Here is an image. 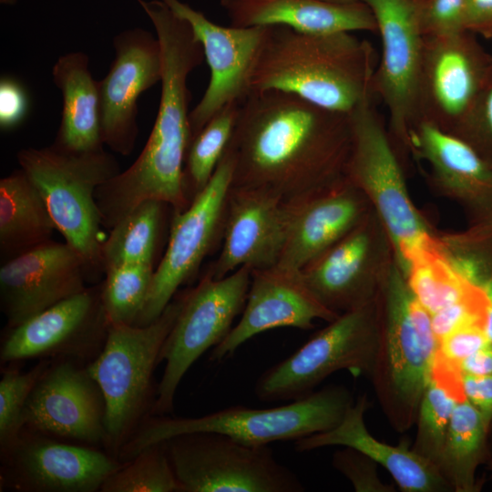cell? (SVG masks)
Here are the masks:
<instances>
[{
  "label": "cell",
  "mask_w": 492,
  "mask_h": 492,
  "mask_svg": "<svg viewBox=\"0 0 492 492\" xmlns=\"http://www.w3.org/2000/svg\"><path fill=\"white\" fill-rule=\"evenodd\" d=\"M55 231V222L42 196L22 169L1 179L2 262L51 241Z\"/></svg>",
  "instance_id": "obj_29"
},
{
  "label": "cell",
  "mask_w": 492,
  "mask_h": 492,
  "mask_svg": "<svg viewBox=\"0 0 492 492\" xmlns=\"http://www.w3.org/2000/svg\"><path fill=\"white\" fill-rule=\"evenodd\" d=\"M189 23L210 70L208 87L190 113L192 138L225 107L251 93L252 70L267 26H223L180 0H161Z\"/></svg>",
  "instance_id": "obj_16"
},
{
  "label": "cell",
  "mask_w": 492,
  "mask_h": 492,
  "mask_svg": "<svg viewBox=\"0 0 492 492\" xmlns=\"http://www.w3.org/2000/svg\"><path fill=\"white\" fill-rule=\"evenodd\" d=\"M418 20L424 37H447L467 31L466 0H419Z\"/></svg>",
  "instance_id": "obj_38"
},
{
  "label": "cell",
  "mask_w": 492,
  "mask_h": 492,
  "mask_svg": "<svg viewBox=\"0 0 492 492\" xmlns=\"http://www.w3.org/2000/svg\"><path fill=\"white\" fill-rule=\"evenodd\" d=\"M82 257L66 241L53 240L0 268V303L9 329L87 287Z\"/></svg>",
  "instance_id": "obj_20"
},
{
  "label": "cell",
  "mask_w": 492,
  "mask_h": 492,
  "mask_svg": "<svg viewBox=\"0 0 492 492\" xmlns=\"http://www.w3.org/2000/svg\"><path fill=\"white\" fill-rule=\"evenodd\" d=\"M365 396H360L347 409L334 427L294 441L295 450L342 446L364 454L385 468L398 487L405 492H439L452 488L438 466L405 445L392 446L373 436L364 423Z\"/></svg>",
  "instance_id": "obj_24"
},
{
  "label": "cell",
  "mask_w": 492,
  "mask_h": 492,
  "mask_svg": "<svg viewBox=\"0 0 492 492\" xmlns=\"http://www.w3.org/2000/svg\"><path fill=\"white\" fill-rule=\"evenodd\" d=\"M251 277V270L247 267L220 279L206 272L195 287L186 291L182 308L159 354V364L165 361L166 364L151 415L172 412L183 376L201 354L229 334L243 311Z\"/></svg>",
  "instance_id": "obj_11"
},
{
  "label": "cell",
  "mask_w": 492,
  "mask_h": 492,
  "mask_svg": "<svg viewBox=\"0 0 492 492\" xmlns=\"http://www.w3.org/2000/svg\"><path fill=\"white\" fill-rule=\"evenodd\" d=\"M464 398L457 365L437 354L431 378L418 406L415 449L436 465L453 412Z\"/></svg>",
  "instance_id": "obj_30"
},
{
  "label": "cell",
  "mask_w": 492,
  "mask_h": 492,
  "mask_svg": "<svg viewBox=\"0 0 492 492\" xmlns=\"http://www.w3.org/2000/svg\"><path fill=\"white\" fill-rule=\"evenodd\" d=\"M405 276L416 300L431 315L482 285L466 277L444 252V248L414 261Z\"/></svg>",
  "instance_id": "obj_33"
},
{
  "label": "cell",
  "mask_w": 492,
  "mask_h": 492,
  "mask_svg": "<svg viewBox=\"0 0 492 492\" xmlns=\"http://www.w3.org/2000/svg\"><path fill=\"white\" fill-rule=\"evenodd\" d=\"M352 139L350 115L276 89L251 91L225 151L233 160L231 188L284 201L318 190L346 177Z\"/></svg>",
  "instance_id": "obj_1"
},
{
  "label": "cell",
  "mask_w": 492,
  "mask_h": 492,
  "mask_svg": "<svg viewBox=\"0 0 492 492\" xmlns=\"http://www.w3.org/2000/svg\"><path fill=\"white\" fill-rule=\"evenodd\" d=\"M180 492H302L272 449L230 436L194 432L164 441Z\"/></svg>",
  "instance_id": "obj_9"
},
{
  "label": "cell",
  "mask_w": 492,
  "mask_h": 492,
  "mask_svg": "<svg viewBox=\"0 0 492 492\" xmlns=\"http://www.w3.org/2000/svg\"><path fill=\"white\" fill-rule=\"evenodd\" d=\"M466 29L492 40V0H466Z\"/></svg>",
  "instance_id": "obj_44"
},
{
  "label": "cell",
  "mask_w": 492,
  "mask_h": 492,
  "mask_svg": "<svg viewBox=\"0 0 492 492\" xmlns=\"http://www.w3.org/2000/svg\"><path fill=\"white\" fill-rule=\"evenodd\" d=\"M186 291L173 297L162 313L144 326L108 324L105 343L87 365L105 402L104 445L118 457L155 403L153 372L162 346L182 308Z\"/></svg>",
  "instance_id": "obj_5"
},
{
  "label": "cell",
  "mask_w": 492,
  "mask_h": 492,
  "mask_svg": "<svg viewBox=\"0 0 492 492\" xmlns=\"http://www.w3.org/2000/svg\"><path fill=\"white\" fill-rule=\"evenodd\" d=\"M167 203L149 200L135 207L111 230L102 246L104 271L128 263L155 264Z\"/></svg>",
  "instance_id": "obj_32"
},
{
  "label": "cell",
  "mask_w": 492,
  "mask_h": 492,
  "mask_svg": "<svg viewBox=\"0 0 492 492\" xmlns=\"http://www.w3.org/2000/svg\"><path fill=\"white\" fill-rule=\"evenodd\" d=\"M28 97L23 85L5 77L0 81V127L11 129L18 126L28 111Z\"/></svg>",
  "instance_id": "obj_42"
},
{
  "label": "cell",
  "mask_w": 492,
  "mask_h": 492,
  "mask_svg": "<svg viewBox=\"0 0 492 492\" xmlns=\"http://www.w3.org/2000/svg\"><path fill=\"white\" fill-rule=\"evenodd\" d=\"M113 46L115 58L97 82L102 139L112 151L128 156L138 133V98L162 78V51L158 37L139 27L118 34Z\"/></svg>",
  "instance_id": "obj_18"
},
{
  "label": "cell",
  "mask_w": 492,
  "mask_h": 492,
  "mask_svg": "<svg viewBox=\"0 0 492 492\" xmlns=\"http://www.w3.org/2000/svg\"><path fill=\"white\" fill-rule=\"evenodd\" d=\"M340 314L326 308L304 282L301 271L275 265L251 271L246 302L238 323L210 360L221 362L255 335L272 329H312L316 319L332 322Z\"/></svg>",
  "instance_id": "obj_21"
},
{
  "label": "cell",
  "mask_w": 492,
  "mask_h": 492,
  "mask_svg": "<svg viewBox=\"0 0 492 492\" xmlns=\"http://www.w3.org/2000/svg\"><path fill=\"white\" fill-rule=\"evenodd\" d=\"M352 150L346 176L377 210L405 273L422 255L443 248L413 205L391 136L373 101L351 115Z\"/></svg>",
  "instance_id": "obj_8"
},
{
  "label": "cell",
  "mask_w": 492,
  "mask_h": 492,
  "mask_svg": "<svg viewBox=\"0 0 492 492\" xmlns=\"http://www.w3.org/2000/svg\"><path fill=\"white\" fill-rule=\"evenodd\" d=\"M438 349L431 314L413 294L399 265L393 266L384 287L383 322L370 375L400 429L408 427L417 415Z\"/></svg>",
  "instance_id": "obj_6"
},
{
  "label": "cell",
  "mask_w": 492,
  "mask_h": 492,
  "mask_svg": "<svg viewBox=\"0 0 492 492\" xmlns=\"http://www.w3.org/2000/svg\"><path fill=\"white\" fill-rule=\"evenodd\" d=\"M361 1L372 11L381 38L374 94L387 109L391 138L410 151L411 132L418 123L417 92L424 44L419 0Z\"/></svg>",
  "instance_id": "obj_13"
},
{
  "label": "cell",
  "mask_w": 492,
  "mask_h": 492,
  "mask_svg": "<svg viewBox=\"0 0 492 492\" xmlns=\"http://www.w3.org/2000/svg\"><path fill=\"white\" fill-rule=\"evenodd\" d=\"M52 76L63 97L61 122L52 145L71 153L103 150L98 87L87 56L71 52L59 56Z\"/></svg>",
  "instance_id": "obj_28"
},
{
  "label": "cell",
  "mask_w": 492,
  "mask_h": 492,
  "mask_svg": "<svg viewBox=\"0 0 492 492\" xmlns=\"http://www.w3.org/2000/svg\"><path fill=\"white\" fill-rule=\"evenodd\" d=\"M100 290V285L87 288L9 329L1 345V362L31 358L91 362L101 351L108 328Z\"/></svg>",
  "instance_id": "obj_15"
},
{
  "label": "cell",
  "mask_w": 492,
  "mask_h": 492,
  "mask_svg": "<svg viewBox=\"0 0 492 492\" xmlns=\"http://www.w3.org/2000/svg\"><path fill=\"white\" fill-rule=\"evenodd\" d=\"M18 163L42 196L56 231L84 260L89 279L105 272L97 189L119 173L115 158L103 150L71 153L51 145L18 151Z\"/></svg>",
  "instance_id": "obj_7"
},
{
  "label": "cell",
  "mask_w": 492,
  "mask_h": 492,
  "mask_svg": "<svg viewBox=\"0 0 492 492\" xmlns=\"http://www.w3.org/2000/svg\"><path fill=\"white\" fill-rule=\"evenodd\" d=\"M366 197L347 176L287 204L286 240L279 262L301 271L365 218Z\"/></svg>",
  "instance_id": "obj_23"
},
{
  "label": "cell",
  "mask_w": 492,
  "mask_h": 492,
  "mask_svg": "<svg viewBox=\"0 0 492 492\" xmlns=\"http://www.w3.org/2000/svg\"><path fill=\"white\" fill-rule=\"evenodd\" d=\"M456 365L462 374L477 376L492 374V344L476 352Z\"/></svg>",
  "instance_id": "obj_45"
},
{
  "label": "cell",
  "mask_w": 492,
  "mask_h": 492,
  "mask_svg": "<svg viewBox=\"0 0 492 492\" xmlns=\"http://www.w3.org/2000/svg\"><path fill=\"white\" fill-rule=\"evenodd\" d=\"M457 137L492 166V67Z\"/></svg>",
  "instance_id": "obj_39"
},
{
  "label": "cell",
  "mask_w": 492,
  "mask_h": 492,
  "mask_svg": "<svg viewBox=\"0 0 492 492\" xmlns=\"http://www.w3.org/2000/svg\"><path fill=\"white\" fill-rule=\"evenodd\" d=\"M483 288L487 299L484 318V331L492 344V273L485 279Z\"/></svg>",
  "instance_id": "obj_46"
},
{
  "label": "cell",
  "mask_w": 492,
  "mask_h": 492,
  "mask_svg": "<svg viewBox=\"0 0 492 492\" xmlns=\"http://www.w3.org/2000/svg\"><path fill=\"white\" fill-rule=\"evenodd\" d=\"M24 428L87 444H104L105 402L87 366L53 360L33 388Z\"/></svg>",
  "instance_id": "obj_19"
},
{
  "label": "cell",
  "mask_w": 492,
  "mask_h": 492,
  "mask_svg": "<svg viewBox=\"0 0 492 492\" xmlns=\"http://www.w3.org/2000/svg\"><path fill=\"white\" fill-rule=\"evenodd\" d=\"M53 360L43 359L26 373L5 371L0 380V448L4 456L15 444L22 430L23 415L29 395Z\"/></svg>",
  "instance_id": "obj_37"
},
{
  "label": "cell",
  "mask_w": 492,
  "mask_h": 492,
  "mask_svg": "<svg viewBox=\"0 0 492 492\" xmlns=\"http://www.w3.org/2000/svg\"><path fill=\"white\" fill-rule=\"evenodd\" d=\"M2 460L4 483L31 492L100 491L123 464L110 454L57 442L26 428Z\"/></svg>",
  "instance_id": "obj_17"
},
{
  "label": "cell",
  "mask_w": 492,
  "mask_h": 492,
  "mask_svg": "<svg viewBox=\"0 0 492 492\" xmlns=\"http://www.w3.org/2000/svg\"><path fill=\"white\" fill-rule=\"evenodd\" d=\"M375 61L372 45L353 33L311 35L267 26L251 90L276 89L351 115L374 101Z\"/></svg>",
  "instance_id": "obj_3"
},
{
  "label": "cell",
  "mask_w": 492,
  "mask_h": 492,
  "mask_svg": "<svg viewBox=\"0 0 492 492\" xmlns=\"http://www.w3.org/2000/svg\"><path fill=\"white\" fill-rule=\"evenodd\" d=\"M352 404L348 389L333 385L272 408L236 405L200 417L150 415L122 446L118 459L129 461L149 446L194 432L224 434L251 446L296 441L334 427Z\"/></svg>",
  "instance_id": "obj_4"
},
{
  "label": "cell",
  "mask_w": 492,
  "mask_h": 492,
  "mask_svg": "<svg viewBox=\"0 0 492 492\" xmlns=\"http://www.w3.org/2000/svg\"><path fill=\"white\" fill-rule=\"evenodd\" d=\"M491 344L484 331V323L463 326L439 341L438 354L457 364L482 348Z\"/></svg>",
  "instance_id": "obj_41"
},
{
  "label": "cell",
  "mask_w": 492,
  "mask_h": 492,
  "mask_svg": "<svg viewBox=\"0 0 492 492\" xmlns=\"http://www.w3.org/2000/svg\"><path fill=\"white\" fill-rule=\"evenodd\" d=\"M378 346L374 300L341 313L292 354L257 379L256 396L265 402L294 401L313 392L343 369L371 374Z\"/></svg>",
  "instance_id": "obj_10"
},
{
  "label": "cell",
  "mask_w": 492,
  "mask_h": 492,
  "mask_svg": "<svg viewBox=\"0 0 492 492\" xmlns=\"http://www.w3.org/2000/svg\"><path fill=\"white\" fill-rule=\"evenodd\" d=\"M101 492H180L165 442L142 449L123 462L103 484Z\"/></svg>",
  "instance_id": "obj_36"
},
{
  "label": "cell",
  "mask_w": 492,
  "mask_h": 492,
  "mask_svg": "<svg viewBox=\"0 0 492 492\" xmlns=\"http://www.w3.org/2000/svg\"><path fill=\"white\" fill-rule=\"evenodd\" d=\"M326 1H333V2H349V1H354V0H326Z\"/></svg>",
  "instance_id": "obj_48"
},
{
  "label": "cell",
  "mask_w": 492,
  "mask_h": 492,
  "mask_svg": "<svg viewBox=\"0 0 492 492\" xmlns=\"http://www.w3.org/2000/svg\"><path fill=\"white\" fill-rule=\"evenodd\" d=\"M466 399L482 415L487 426L492 420V374L477 376L461 373Z\"/></svg>",
  "instance_id": "obj_43"
},
{
  "label": "cell",
  "mask_w": 492,
  "mask_h": 492,
  "mask_svg": "<svg viewBox=\"0 0 492 492\" xmlns=\"http://www.w3.org/2000/svg\"><path fill=\"white\" fill-rule=\"evenodd\" d=\"M487 429L480 412L466 398L456 405L437 461L443 475L456 491L473 490Z\"/></svg>",
  "instance_id": "obj_31"
},
{
  "label": "cell",
  "mask_w": 492,
  "mask_h": 492,
  "mask_svg": "<svg viewBox=\"0 0 492 492\" xmlns=\"http://www.w3.org/2000/svg\"><path fill=\"white\" fill-rule=\"evenodd\" d=\"M153 24L163 59L161 94L152 130L141 153L125 171L100 185L96 202L110 230L143 201L167 203L172 211L190 203L184 167L192 140L188 77L204 60L202 46L187 21L161 0H137Z\"/></svg>",
  "instance_id": "obj_2"
},
{
  "label": "cell",
  "mask_w": 492,
  "mask_h": 492,
  "mask_svg": "<svg viewBox=\"0 0 492 492\" xmlns=\"http://www.w3.org/2000/svg\"><path fill=\"white\" fill-rule=\"evenodd\" d=\"M410 150L426 161L435 181L472 207L492 230V166L463 138L419 121Z\"/></svg>",
  "instance_id": "obj_26"
},
{
  "label": "cell",
  "mask_w": 492,
  "mask_h": 492,
  "mask_svg": "<svg viewBox=\"0 0 492 492\" xmlns=\"http://www.w3.org/2000/svg\"><path fill=\"white\" fill-rule=\"evenodd\" d=\"M241 103L225 107L192 138L184 167L186 194L191 202L213 176L231 141Z\"/></svg>",
  "instance_id": "obj_34"
},
{
  "label": "cell",
  "mask_w": 492,
  "mask_h": 492,
  "mask_svg": "<svg viewBox=\"0 0 492 492\" xmlns=\"http://www.w3.org/2000/svg\"><path fill=\"white\" fill-rule=\"evenodd\" d=\"M234 1H236V0H220V4H221L222 6L224 7V6H226L227 5H229V4H231V3L234 2Z\"/></svg>",
  "instance_id": "obj_47"
},
{
  "label": "cell",
  "mask_w": 492,
  "mask_h": 492,
  "mask_svg": "<svg viewBox=\"0 0 492 492\" xmlns=\"http://www.w3.org/2000/svg\"><path fill=\"white\" fill-rule=\"evenodd\" d=\"M491 67L492 55L469 31L447 37H424L418 122L458 136Z\"/></svg>",
  "instance_id": "obj_14"
},
{
  "label": "cell",
  "mask_w": 492,
  "mask_h": 492,
  "mask_svg": "<svg viewBox=\"0 0 492 492\" xmlns=\"http://www.w3.org/2000/svg\"><path fill=\"white\" fill-rule=\"evenodd\" d=\"M368 224L364 218L301 270L313 295L336 313L354 310L373 300L374 244Z\"/></svg>",
  "instance_id": "obj_25"
},
{
  "label": "cell",
  "mask_w": 492,
  "mask_h": 492,
  "mask_svg": "<svg viewBox=\"0 0 492 492\" xmlns=\"http://www.w3.org/2000/svg\"><path fill=\"white\" fill-rule=\"evenodd\" d=\"M155 269L154 265L145 263L119 264L105 269L100 296L108 324L136 323L145 306Z\"/></svg>",
  "instance_id": "obj_35"
},
{
  "label": "cell",
  "mask_w": 492,
  "mask_h": 492,
  "mask_svg": "<svg viewBox=\"0 0 492 492\" xmlns=\"http://www.w3.org/2000/svg\"><path fill=\"white\" fill-rule=\"evenodd\" d=\"M224 8L235 26H280L311 35L377 31L372 11L361 0H236Z\"/></svg>",
  "instance_id": "obj_27"
},
{
  "label": "cell",
  "mask_w": 492,
  "mask_h": 492,
  "mask_svg": "<svg viewBox=\"0 0 492 492\" xmlns=\"http://www.w3.org/2000/svg\"><path fill=\"white\" fill-rule=\"evenodd\" d=\"M233 160L225 152L213 176L183 210L172 211L167 249L157 268L145 306L134 325L154 322L191 280L222 234Z\"/></svg>",
  "instance_id": "obj_12"
},
{
  "label": "cell",
  "mask_w": 492,
  "mask_h": 492,
  "mask_svg": "<svg viewBox=\"0 0 492 492\" xmlns=\"http://www.w3.org/2000/svg\"><path fill=\"white\" fill-rule=\"evenodd\" d=\"M333 466L352 483L358 492H390L391 486L384 484L378 477L377 464L350 447L337 451L333 457Z\"/></svg>",
  "instance_id": "obj_40"
},
{
  "label": "cell",
  "mask_w": 492,
  "mask_h": 492,
  "mask_svg": "<svg viewBox=\"0 0 492 492\" xmlns=\"http://www.w3.org/2000/svg\"><path fill=\"white\" fill-rule=\"evenodd\" d=\"M286 231L287 204L281 197L264 190L231 188L221 251L206 272L220 279L241 267L254 271L275 266Z\"/></svg>",
  "instance_id": "obj_22"
}]
</instances>
